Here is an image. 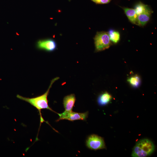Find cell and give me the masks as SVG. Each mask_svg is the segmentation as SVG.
Masks as SVG:
<instances>
[{"label":"cell","mask_w":157,"mask_h":157,"mask_svg":"<svg viewBox=\"0 0 157 157\" xmlns=\"http://www.w3.org/2000/svg\"><path fill=\"white\" fill-rule=\"evenodd\" d=\"M36 46L39 49L48 52L53 51L57 48V44L56 42L52 39L39 40L37 42Z\"/></svg>","instance_id":"8992f818"},{"label":"cell","mask_w":157,"mask_h":157,"mask_svg":"<svg viewBox=\"0 0 157 157\" xmlns=\"http://www.w3.org/2000/svg\"><path fill=\"white\" fill-rule=\"evenodd\" d=\"M125 13L129 20L133 24H137V15L134 9L123 8Z\"/></svg>","instance_id":"30bf717a"},{"label":"cell","mask_w":157,"mask_h":157,"mask_svg":"<svg viewBox=\"0 0 157 157\" xmlns=\"http://www.w3.org/2000/svg\"><path fill=\"white\" fill-rule=\"evenodd\" d=\"M128 81L131 85L134 88H137L140 85L141 83L140 77L137 75L133 76L129 78L127 80Z\"/></svg>","instance_id":"8fae6325"},{"label":"cell","mask_w":157,"mask_h":157,"mask_svg":"<svg viewBox=\"0 0 157 157\" xmlns=\"http://www.w3.org/2000/svg\"><path fill=\"white\" fill-rule=\"evenodd\" d=\"M149 8L148 6L139 2L135 4L134 8L137 15H138L145 11Z\"/></svg>","instance_id":"7c38bea8"},{"label":"cell","mask_w":157,"mask_h":157,"mask_svg":"<svg viewBox=\"0 0 157 157\" xmlns=\"http://www.w3.org/2000/svg\"><path fill=\"white\" fill-rule=\"evenodd\" d=\"M96 4H106L109 3L111 0H91Z\"/></svg>","instance_id":"5bb4252c"},{"label":"cell","mask_w":157,"mask_h":157,"mask_svg":"<svg viewBox=\"0 0 157 157\" xmlns=\"http://www.w3.org/2000/svg\"><path fill=\"white\" fill-rule=\"evenodd\" d=\"M86 144L88 148L91 150H97L106 148L103 138L95 134H92L88 137Z\"/></svg>","instance_id":"277c9868"},{"label":"cell","mask_w":157,"mask_h":157,"mask_svg":"<svg viewBox=\"0 0 157 157\" xmlns=\"http://www.w3.org/2000/svg\"><path fill=\"white\" fill-rule=\"evenodd\" d=\"M151 10L149 8L137 16V24L144 26L149 20L151 14Z\"/></svg>","instance_id":"ba28073f"},{"label":"cell","mask_w":157,"mask_h":157,"mask_svg":"<svg viewBox=\"0 0 157 157\" xmlns=\"http://www.w3.org/2000/svg\"><path fill=\"white\" fill-rule=\"evenodd\" d=\"M112 98L111 95L106 92L101 94L97 98V102L100 106H104L108 104Z\"/></svg>","instance_id":"9c48e42d"},{"label":"cell","mask_w":157,"mask_h":157,"mask_svg":"<svg viewBox=\"0 0 157 157\" xmlns=\"http://www.w3.org/2000/svg\"><path fill=\"white\" fill-rule=\"evenodd\" d=\"M95 51L104 50L108 48L111 42L108 33L105 31L98 32L94 38Z\"/></svg>","instance_id":"3957f363"},{"label":"cell","mask_w":157,"mask_h":157,"mask_svg":"<svg viewBox=\"0 0 157 157\" xmlns=\"http://www.w3.org/2000/svg\"><path fill=\"white\" fill-rule=\"evenodd\" d=\"M57 113L59 116V118L56 121L57 122L63 119L73 121L77 120H85L88 117V112L87 111L84 113H78L73 112L72 110H65L62 113Z\"/></svg>","instance_id":"5b68a950"},{"label":"cell","mask_w":157,"mask_h":157,"mask_svg":"<svg viewBox=\"0 0 157 157\" xmlns=\"http://www.w3.org/2000/svg\"><path fill=\"white\" fill-rule=\"evenodd\" d=\"M108 33L110 41L115 43L118 42L120 39V37L119 33L118 31L110 30Z\"/></svg>","instance_id":"4fadbf2b"},{"label":"cell","mask_w":157,"mask_h":157,"mask_svg":"<svg viewBox=\"0 0 157 157\" xmlns=\"http://www.w3.org/2000/svg\"><path fill=\"white\" fill-rule=\"evenodd\" d=\"M59 78V77H56L52 79L51 81L47 90L42 95L31 98L24 97L19 94H17L16 96L18 99L29 103L38 110L40 115L41 123L45 122L41 115V110L46 109L56 113L49 106L48 104L47 96L52 85Z\"/></svg>","instance_id":"6da1fadb"},{"label":"cell","mask_w":157,"mask_h":157,"mask_svg":"<svg viewBox=\"0 0 157 157\" xmlns=\"http://www.w3.org/2000/svg\"><path fill=\"white\" fill-rule=\"evenodd\" d=\"M155 149L152 141L144 139L139 140L133 148L131 156L133 157H145L151 155Z\"/></svg>","instance_id":"7a4b0ae2"},{"label":"cell","mask_w":157,"mask_h":157,"mask_svg":"<svg viewBox=\"0 0 157 157\" xmlns=\"http://www.w3.org/2000/svg\"><path fill=\"white\" fill-rule=\"evenodd\" d=\"M76 101L75 95L71 94L65 96L63 100V105L65 111H72Z\"/></svg>","instance_id":"52a82bcc"}]
</instances>
